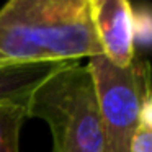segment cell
I'll return each instance as SVG.
<instances>
[{"label": "cell", "mask_w": 152, "mask_h": 152, "mask_svg": "<svg viewBox=\"0 0 152 152\" xmlns=\"http://www.w3.org/2000/svg\"><path fill=\"white\" fill-rule=\"evenodd\" d=\"M95 56L90 0H10L0 8V67Z\"/></svg>", "instance_id": "1"}, {"label": "cell", "mask_w": 152, "mask_h": 152, "mask_svg": "<svg viewBox=\"0 0 152 152\" xmlns=\"http://www.w3.org/2000/svg\"><path fill=\"white\" fill-rule=\"evenodd\" d=\"M26 118L49 126L53 152H103L102 116L88 66L72 62L41 83L26 105Z\"/></svg>", "instance_id": "2"}, {"label": "cell", "mask_w": 152, "mask_h": 152, "mask_svg": "<svg viewBox=\"0 0 152 152\" xmlns=\"http://www.w3.org/2000/svg\"><path fill=\"white\" fill-rule=\"evenodd\" d=\"M103 128V152H129L132 134L141 121L145 100L152 98L147 61L134 57L124 69L106 57H90Z\"/></svg>", "instance_id": "3"}, {"label": "cell", "mask_w": 152, "mask_h": 152, "mask_svg": "<svg viewBox=\"0 0 152 152\" xmlns=\"http://www.w3.org/2000/svg\"><path fill=\"white\" fill-rule=\"evenodd\" d=\"M90 13L102 56L124 69L134 61L136 17L126 0H90Z\"/></svg>", "instance_id": "4"}, {"label": "cell", "mask_w": 152, "mask_h": 152, "mask_svg": "<svg viewBox=\"0 0 152 152\" xmlns=\"http://www.w3.org/2000/svg\"><path fill=\"white\" fill-rule=\"evenodd\" d=\"M79 61L67 62H33L0 67V105H18L26 110L31 95L43 82L62 67Z\"/></svg>", "instance_id": "5"}, {"label": "cell", "mask_w": 152, "mask_h": 152, "mask_svg": "<svg viewBox=\"0 0 152 152\" xmlns=\"http://www.w3.org/2000/svg\"><path fill=\"white\" fill-rule=\"evenodd\" d=\"M26 110L18 105H0V152H20V131Z\"/></svg>", "instance_id": "6"}, {"label": "cell", "mask_w": 152, "mask_h": 152, "mask_svg": "<svg viewBox=\"0 0 152 152\" xmlns=\"http://www.w3.org/2000/svg\"><path fill=\"white\" fill-rule=\"evenodd\" d=\"M129 152H152V98H147L141 111V121L132 134Z\"/></svg>", "instance_id": "7"}]
</instances>
